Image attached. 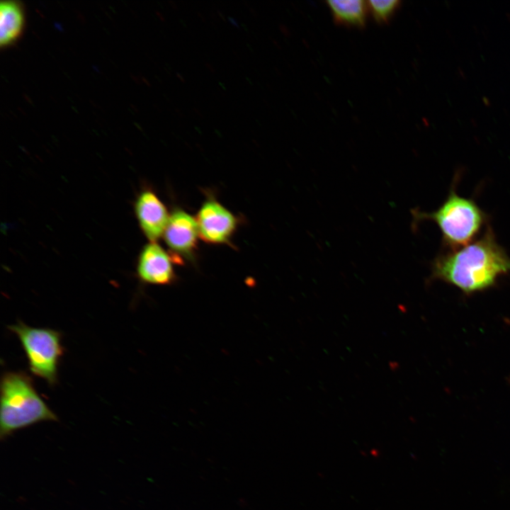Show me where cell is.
Masks as SVG:
<instances>
[{"label":"cell","mask_w":510,"mask_h":510,"mask_svg":"<svg viewBox=\"0 0 510 510\" xmlns=\"http://www.w3.org/2000/svg\"><path fill=\"white\" fill-rule=\"evenodd\" d=\"M510 273V257L497 243L490 227L473 242L437 256L431 263V278L451 284L465 294L492 287L498 278Z\"/></svg>","instance_id":"6da1fadb"},{"label":"cell","mask_w":510,"mask_h":510,"mask_svg":"<svg viewBox=\"0 0 510 510\" xmlns=\"http://www.w3.org/2000/svg\"><path fill=\"white\" fill-rule=\"evenodd\" d=\"M0 438L41 421H56L57 416L37 392L33 380L23 371H6L1 378Z\"/></svg>","instance_id":"7a4b0ae2"},{"label":"cell","mask_w":510,"mask_h":510,"mask_svg":"<svg viewBox=\"0 0 510 510\" xmlns=\"http://www.w3.org/2000/svg\"><path fill=\"white\" fill-rule=\"evenodd\" d=\"M412 215L414 227L424 220L434 222L442 234L443 245L449 250L471 243L487 221V215L476 202L459 196L455 186L436 210L426 212L414 209Z\"/></svg>","instance_id":"3957f363"},{"label":"cell","mask_w":510,"mask_h":510,"mask_svg":"<svg viewBox=\"0 0 510 510\" xmlns=\"http://www.w3.org/2000/svg\"><path fill=\"white\" fill-rule=\"evenodd\" d=\"M8 329L21 341L33 375L45 380L50 386L56 385L58 366L64 353L61 333L50 328L32 327L20 321Z\"/></svg>","instance_id":"277c9868"},{"label":"cell","mask_w":510,"mask_h":510,"mask_svg":"<svg viewBox=\"0 0 510 510\" xmlns=\"http://www.w3.org/2000/svg\"><path fill=\"white\" fill-rule=\"evenodd\" d=\"M196 221L199 235L211 244L227 242L237 227L236 217L214 200L205 202L198 213Z\"/></svg>","instance_id":"5b68a950"},{"label":"cell","mask_w":510,"mask_h":510,"mask_svg":"<svg viewBox=\"0 0 510 510\" xmlns=\"http://www.w3.org/2000/svg\"><path fill=\"white\" fill-rule=\"evenodd\" d=\"M137 275L142 283L158 285H170L176 279L171 257L154 242L147 244L142 250Z\"/></svg>","instance_id":"8992f818"},{"label":"cell","mask_w":510,"mask_h":510,"mask_svg":"<svg viewBox=\"0 0 510 510\" xmlns=\"http://www.w3.org/2000/svg\"><path fill=\"white\" fill-rule=\"evenodd\" d=\"M135 212L142 232L154 242L164 232L169 222L165 206L153 192L146 191L137 199Z\"/></svg>","instance_id":"52a82bcc"},{"label":"cell","mask_w":510,"mask_h":510,"mask_svg":"<svg viewBox=\"0 0 510 510\" xmlns=\"http://www.w3.org/2000/svg\"><path fill=\"white\" fill-rule=\"evenodd\" d=\"M164 234L171 249L189 254L195 249L199 234L196 219L183 210H176L169 217Z\"/></svg>","instance_id":"ba28073f"},{"label":"cell","mask_w":510,"mask_h":510,"mask_svg":"<svg viewBox=\"0 0 510 510\" xmlns=\"http://www.w3.org/2000/svg\"><path fill=\"white\" fill-rule=\"evenodd\" d=\"M25 23L23 6L17 1H4L0 5V45L13 44L22 34Z\"/></svg>","instance_id":"9c48e42d"},{"label":"cell","mask_w":510,"mask_h":510,"mask_svg":"<svg viewBox=\"0 0 510 510\" xmlns=\"http://www.w3.org/2000/svg\"><path fill=\"white\" fill-rule=\"evenodd\" d=\"M335 23L347 26L362 28L366 22L367 1L361 0L327 1Z\"/></svg>","instance_id":"30bf717a"},{"label":"cell","mask_w":510,"mask_h":510,"mask_svg":"<svg viewBox=\"0 0 510 510\" xmlns=\"http://www.w3.org/2000/svg\"><path fill=\"white\" fill-rule=\"evenodd\" d=\"M400 1L398 0L389 1H368V9L373 14L375 21L383 23L389 21L395 11L400 6Z\"/></svg>","instance_id":"8fae6325"},{"label":"cell","mask_w":510,"mask_h":510,"mask_svg":"<svg viewBox=\"0 0 510 510\" xmlns=\"http://www.w3.org/2000/svg\"><path fill=\"white\" fill-rule=\"evenodd\" d=\"M230 21L235 26H238V24L237 23L236 21H234V18H229Z\"/></svg>","instance_id":"7c38bea8"}]
</instances>
